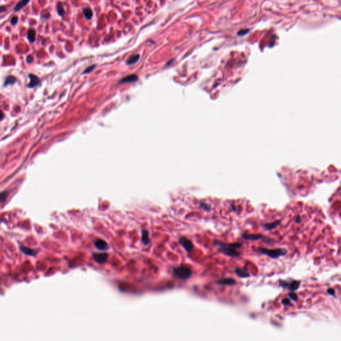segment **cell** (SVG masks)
I'll return each mask as SVG.
<instances>
[{"label": "cell", "instance_id": "cell-14", "mask_svg": "<svg viewBox=\"0 0 341 341\" xmlns=\"http://www.w3.org/2000/svg\"><path fill=\"white\" fill-rule=\"evenodd\" d=\"M27 37L30 43H33L36 38V31L34 29L31 28L28 29L27 34Z\"/></svg>", "mask_w": 341, "mask_h": 341}, {"label": "cell", "instance_id": "cell-11", "mask_svg": "<svg viewBox=\"0 0 341 341\" xmlns=\"http://www.w3.org/2000/svg\"><path fill=\"white\" fill-rule=\"evenodd\" d=\"M20 249H21V251L22 253H23L25 255H28V256H35V255H37V253H38V251H37V250L32 249V248H29V247H23V246H21V247H20Z\"/></svg>", "mask_w": 341, "mask_h": 341}, {"label": "cell", "instance_id": "cell-3", "mask_svg": "<svg viewBox=\"0 0 341 341\" xmlns=\"http://www.w3.org/2000/svg\"><path fill=\"white\" fill-rule=\"evenodd\" d=\"M258 251L263 253V255H267L268 257L272 258H278L285 255L287 253V251L285 249V248H273V249H270V248L259 247L258 248Z\"/></svg>", "mask_w": 341, "mask_h": 341}, {"label": "cell", "instance_id": "cell-27", "mask_svg": "<svg viewBox=\"0 0 341 341\" xmlns=\"http://www.w3.org/2000/svg\"><path fill=\"white\" fill-rule=\"evenodd\" d=\"M17 21H18V17H16V16H14L11 18V24L12 26H15V25H16Z\"/></svg>", "mask_w": 341, "mask_h": 341}, {"label": "cell", "instance_id": "cell-29", "mask_svg": "<svg viewBox=\"0 0 341 341\" xmlns=\"http://www.w3.org/2000/svg\"><path fill=\"white\" fill-rule=\"evenodd\" d=\"M327 293L329 295L335 296V290L333 288H328L327 290Z\"/></svg>", "mask_w": 341, "mask_h": 341}, {"label": "cell", "instance_id": "cell-28", "mask_svg": "<svg viewBox=\"0 0 341 341\" xmlns=\"http://www.w3.org/2000/svg\"><path fill=\"white\" fill-rule=\"evenodd\" d=\"M282 304L285 306L289 305L290 304V300L288 298H284L282 300Z\"/></svg>", "mask_w": 341, "mask_h": 341}, {"label": "cell", "instance_id": "cell-7", "mask_svg": "<svg viewBox=\"0 0 341 341\" xmlns=\"http://www.w3.org/2000/svg\"><path fill=\"white\" fill-rule=\"evenodd\" d=\"M242 237L247 241H258L260 239H265L266 238L261 234L255 235V234H249L247 233H242Z\"/></svg>", "mask_w": 341, "mask_h": 341}, {"label": "cell", "instance_id": "cell-31", "mask_svg": "<svg viewBox=\"0 0 341 341\" xmlns=\"http://www.w3.org/2000/svg\"><path fill=\"white\" fill-rule=\"evenodd\" d=\"M300 221H301V219H300V216H298L297 217V219H296V223H300Z\"/></svg>", "mask_w": 341, "mask_h": 341}, {"label": "cell", "instance_id": "cell-17", "mask_svg": "<svg viewBox=\"0 0 341 341\" xmlns=\"http://www.w3.org/2000/svg\"><path fill=\"white\" fill-rule=\"evenodd\" d=\"M281 223L280 221H276L275 222L270 223H266L263 225V227L266 230H273L276 227H277L278 225H280Z\"/></svg>", "mask_w": 341, "mask_h": 341}, {"label": "cell", "instance_id": "cell-30", "mask_svg": "<svg viewBox=\"0 0 341 341\" xmlns=\"http://www.w3.org/2000/svg\"><path fill=\"white\" fill-rule=\"evenodd\" d=\"M33 61V57L31 56H28L27 57V61L28 63H30L31 62Z\"/></svg>", "mask_w": 341, "mask_h": 341}, {"label": "cell", "instance_id": "cell-16", "mask_svg": "<svg viewBox=\"0 0 341 341\" xmlns=\"http://www.w3.org/2000/svg\"><path fill=\"white\" fill-rule=\"evenodd\" d=\"M30 0H20L14 7V11H19L20 9L26 7Z\"/></svg>", "mask_w": 341, "mask_h": 341}, {"label": "cell", "instance_id": "cell-21", "mask_svg": "<svg viewBox=\"0 0 341 341\" xmlns=\"http://www.w3.org/2000/svg\"><path fill=\"white\" fill-rule=\"evenodd\" d=\"M16 81V79L13 76H9L6 78V81H5V85H8L14 84L15 82Z\"/></svg>", "mask_w": 341, "mask_h": 341}, {"label": "cell", "instance_id": "cell-25", "mask_svg": "<svg viewBox=\"0 0 341 341\" xmlns=\"http://www.w3.org/2000/svg\"><path fill=\"white\" fill-rule=\"evenodd\" d=\"M7 196V193L6 192V191H4V192H2L1 193V203H3L4 201L6 199Z\"/></svg>", "mask_w": 341, "mask_h": 341}, {"label": "cell", "instance_id": "cell-23", "mask_svg": "<svg viewBox=\"0 0 341 341\" xmlns=\"http://www.w3.org/2000/svg\"><path fill=\"white\" fill-rule=\"evenodd\" d=\"M288 297H289V298H290V299H292V300H295V301H296V300H298V297H297V295H296L295 293H293V292H291V293H290L289 294H288Z\"/></svg>", "mask_w": 341, "mask_h": 341}, {"label": "cell", "instance_id": "cell-9", "mask_svg": "<svg viewBox=\"0 0 341 341\" xmlns=\"http://www.w3.org/2000/svg\"><path fill=\"white\" fill-rule=\"evenodd\" d=\"M94 245L99 251H105L108 248V245L103 239H97L94 241Z\"/></svg>", "mask_w": 341, "mask_h": 341}, {"label": "cell", "instance_id": "cell-12", "mask_svg": "<svg viewBox=\"0 0 341 341\" xmlns=\"http://www.w3.org/2000/svg\"><path fill=\"white\" fill-rule=\"evenodd\" d=\"M29 79H30V82H29V88H34V87L37 86V85H39V82H40V80H39L38 77L35 75L33 74L29 75Z\"/></svg>", "mask_w": 341, "mask_h": 341}, {"label": "cell", "instance_id": "cell-10", "mask_svg": "<svg viewBox=\"0 0 341 341\" xmlns=\"http://www.w3.org/2000/svg\"><path fill=\"white\" fill-rule=\"evenodd\" d=\"M141 241L144 245L147 246L150 243L149 234L147 230L143 229L141 231Z\"/></svg>", "mask_w": 341, "mask_h": 341}, {"label": "cell", "instance_id": "cell-13", "mask_svg": "<svg viewBox=\"0 0 341 341\" xmlns=\"http://www.w3.org/2000/svg\"><path fill=\"white\" fill-rule=\"evenodd\" d=\"M137 80V76L136 75H134V74H131V75H129L125 77V78H123V79H121L120 81H119V83H131V82H135Z\"/></svg>", "mask_w": 341, "mask_h": 341}, {"label": "cell", "instance_id": "cell-18", "mask_svg": "<svg viewBox=\"0 0 341 341\" xmlns=\"http://www.w3.org/2000/svg\"><path fill=\"white\" fill-rule=\"evenodd\" d=\"M139 58H140V56H139V55H138V54L134 55V56H131L130 58L128 59V60L127 61V63L128 65L135 64L139 61Z\"/></svg>", "mask_w": 341, "mask_h": 341}, {"label": "cell", "instance_id": "cell-8", "mask_svg": "<svg viewBox=\"0 0 341 341\" xmlns=\"http://www.w3.org/2000/svg\"><path fill=\"white\" fill-rule=\"evenodd\" d=\"M216 283L219 285H236V280L232 278H223L216 281Z\"/></svg>", "mask_w": 341, "mask_h": 341}, {"label": "cell", "instance_id": "cell-1", "mask_svg": "<svg viewBox=\"0 0 341 341\" xmlns=\"http://www.w3.org/2000/svg\"><path fill=\"white\" fill-rule=\"evenodd\" d=\"M214 245L218 246L219 251L223 255L229 256L231 257H240L241 253L238 251L243 247L242 243H225L219 241H214Z\"/></svg>", "mask_w": 341, "mask_h": 341}, {"label": "cell", "instance_id": "cell-2", "mask_svg": "<svg viewBox=\"0 0 341 341\" xmlns=\"http://www.w3.org/2000/svg\"><path fill=\"white\" fill-rule=\"evenodd\" d=\"M174 277L181 280L189 279L192 276V271L191 268L185 265H181L179 267H175L173 270Z\"/></svg>", "mask_w": 341, "mask_h": 341}, {"label": "cell", "instance_id": "cell-22", "mask_svg": "<svg viewBox=\"0 0 341 341\" xmlns=\"http://www.w3.org/2000/svg\"><path fill=\"white\" fill-rule=\"evenodd\" d=\"M250 31L249 29H241L238 32V36H245L247 33H248V31Z\"/></svg>", "mask_w": 341, "mask_h": 341}, {"label": "cell", "instance_id": "cell-6", "mask_svg": "<svg viewBox=\"0 0 341 341\" xmlns=\"http://www.w3.org/2000/svg\"><path fill=\"white\" fill-rule=\"evenodd\" d=\"M93 257L97 263L99 264H104L108 259L109 255L107 253H94Z\"/></svg>", "mask_w": 341, "mask_h": 341}, {"label": "cell", "instance_id": "cell-4", "mask_svg": "<svg viewBox=\"0 0 341 341\" xmlns=\"http://www.w3.org/2000/svg\"><path fill=\"white\" fill-rule=\"evenodd\" d=\"M279 285L283 288H287V289L291 291V292H294V291L298 290V288H299L300 285V281L293 280L291 282H288V281L280 280L279 281Z\"/></svg>", "mask_w": 341, "mask_h": 341}, {"label": "cell", "instance_id": "cell-26", "mask_svg": "<svg viewBox=\"0 0 341 341\" xmlns=\"http://www.w3.org/2000/svg\"><path fill=\"white\" fill-rule=\"evenodd\" d=\"M200 206H201V208L203 209H204V210H205V211H210V209H211V207H210V206H209V205H206V204H205V203H201Z\"/></svg>", "mask_w": 341, "mask_h": 341}, {"label": "cell", "instance_id": "cell-5", "mask_svg": "<svg viewBox=\"0 0 341 341\" xmlns=\"http://www.w3.org/2000/svg\"><path fill=\"white\" fill-rule=\"evenodd\" d=\"M179 243L185 248L187 252L190 253L193 250L194 246L192 241L187 237H185V236H183V237L179 238Z\"/></svg>", "mask_w": 341, "mask_h": 341}, {"label": "cell", "instance_id": "cell-24", "mask_svg": "<svg viewBox=\"0 0 341 341\" xmlns=\"http://www.w3.org/2000/svg\"><path fill=\"white\" fill-rule=\"evenodd\" d=\"M95 65H91V66L88 67V68H87L85 69V70L83 71V73H90L91 71H92L93 70V69H95Z\"/></svg>", "mask_w": 341, "mask_h": 341}, {"label": "cell", "instance_id": "cell-20", "mask_svg": "<svg viewBox=\"0 0 341 341\" xmlns=\"http://www.w3.org/2000/svg\"><path fill=\"white\" fill-rule=\"evenodd\" d=\"M57 11H58V13L60 16H63L65 14L63 5H62L61 2H59L58 4V6H57Z\"/></svg>", "mask_w": 341, "mask_h": 341}, {"label": "cell", "instance_id": "cell-19", "mask_svg": "<svg viewBox=\"0 0 341 341\" xmlns=\"http://www.w3.org/2000/svg\"><path fill=\"white\" fill-rule=\"evenodd\" d=\"M83 14L87 19H91L93 16V12L89 8H84L83 9Z\"/></svg>", "mask_w": 341, "mask_h": 341}, {"label": "cell", "instance_id": "cell-15", "mask_svg": "<svg viewBox=\"0 0 341 341\" xmlns=\"http://www.w3.org/2000/svg\"><path fill=\"white\" fill-rule=\"evenodd\" d=\"M235 272L236 275L241 278H248L250 277V274L247 271L243 269V268H236Z\"/></svg>", "mask_w": 341, "mask_h": 341}, {"label": "cell", "instance_id": "cell-32", "mask_svg": "<svg viewBox=\"0 0 341 341\" xmlns=\"http://www.w3.org/2000/svg\"><path fill=\"white\" fill-rule=\"evenodd\" d=\"M6 7H4V6H1V8H0V11H1V13H3V12H4L5 11H6Z\"/></svg>", "mask_w": 341, "mask_h": 341}]
</instances>
